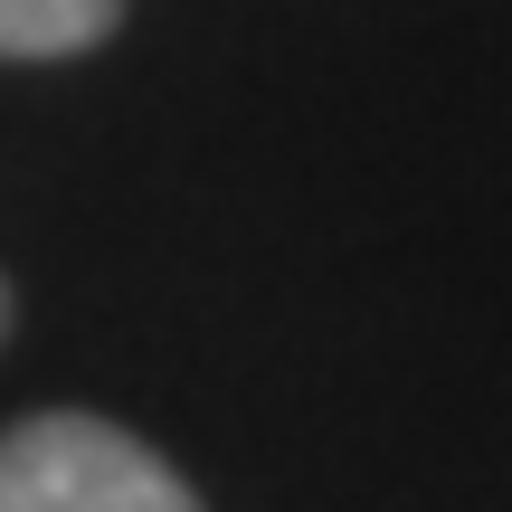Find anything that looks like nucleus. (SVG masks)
I'll use <instances>...</instances> for the list:
<instances>
[{
	"mask_svg": "<svg viewBox=\"0 0 512 512\" xmlns=\"http://www.w3.org/2000/svg\"><path fill=\"white\" fill-rule=\"evenodd\" d=\"M0 332H10V285H0Z\"/></svg>",
	"mask_w": 512,
	"mask_h": 512,
	"instance_id": "7ed1b4c3",
	"label": "nucleus"
},
{
	"mask_svg": "<svg viewBox=\"0 0 512 512\" xmlns=\"http://www.w3.org/2000/svg\"><path fill=\"white\" fill-rule=\"evenodd\" d=\"M0 512H200L133 427L95 408H38L0 437Z\"/></svg>",
	"mask_w": 512,
	"mask_h": 512,
	"instance_id": "f257e3e1",
	"label": "nucleus"
},
{
	"mask_svg": "<svg viewBox=\"0 0 512 512\" xmlns=\"http://www.w3.org/2000/svg\"><path fill=\"white\" fill-rule=\"evenodd\" d=\"M124 29V0H0V57H86Z\"/></svg>",
	"mask_w": 512,
	"mask_h": 512,
	"instance_id": "f03ea898",
	"label": "nucleus"
}]
</instances>
